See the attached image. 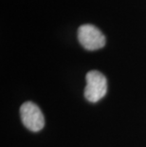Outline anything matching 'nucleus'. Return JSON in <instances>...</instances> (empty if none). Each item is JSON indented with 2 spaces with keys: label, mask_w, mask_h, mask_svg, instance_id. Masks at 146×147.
<instances>
[{
  "label": "nucleus",
  "mask_w": 146,
  "mask_h": 147,
  "mask_svg": "<svg viewBox=\"0 0 146 147\" xmlns=\"http://www.w3.org/2000/svg\"><path fill=\"white\" fill-rule=\"evenodd\" d=\"M107 91V81L104 75L98 70H91L86 74L85 97L87 101L96 102L104 98Z\"/></svg>",
  "instance_id": "nucleus-1"
},
{
  "label": "nucleus",
  "mask_w": 146,
  "mask_h": 147,
  "mask_svg": "<svg viewBox=\"0 0 146 147\" xmlns=\"http://www.w3.org/2000/svg\"><path fill=\"white\" fill-rule=\"evenodd\" d=\"M78 39L80 44L87 51H96L104 48L105 37L100 30L95 26L85 24L78 30Z\"/></svg>",
  "instance_id": "nucleus-2"
},
{
  "label": "nucleus",
  "mask_w": 146,
  "mask_h": 147,
  "mask_svg": "<svg viewBox=\"0 0 146 147\" xmlns=\"http://www.w3.org/2000/svg\"><path fill=\"white\" fill-rule=\"evenodd\" d=\"M20 116L24 125L33 132H38L45 125L43 113L38 106L32 102H26L22 105Z\"/></svg>",
  "instance_id": "nucleus-3"
}]
</instances>
